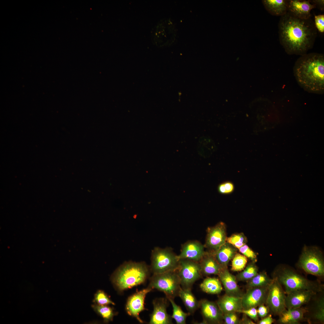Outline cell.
<instances>
[{
	"mask_svg": "<svg viewBox=\"0 0 324 324\" xmlns=\"http://www.w3.org/2000/svg\"><path fill=\"white\" fill-rule=\"evenodd\" d=\"M278 34L280 43L287 53L301 56L313 47L317 32L311 18L301 19L287 12L280 19Z\"/></svg>",
	"mask_w": 324,
	"mask_h": 324,
	"instance_id": "obj_1",
	"label": "cell"
},
{
	"mask_svg": "<svg viewBox=\"0 0 324 324\" xmlns=\"http://www.w3.org/2000/svg\"><path fill=\"white\" fill-rule=\"evenodd\" d=\"M293 73L299 86L309 93L323 94L324 91V56L316 52L307 53L298 58Z\"/></svg>",
	"mask_w": 324,
	"mask_h": 324,
	"instance_id": "obj_2",
	"label": "cell"
},
{
	"mask_svg": "<svg viewBox=\"0 0 324 324\" xmlns=\"http://www.w3.org/2000/svg\"><path fill=\"white\" fill-rule=\"evenodd\" d=\"M150 272V266L144 262H126L116 270L111 280L115 289L122 292L144 283Z\"/></svg>",
	"mask_w": 324,
	"mask_h": 324,
	"instance_id": "obj_3",
	"label": "cell"
},
{
	"mask_svg": "<svg viewBox=\"0 0 324 324\" xmlns=\"http://www.w3.org/2000/svg\"><path fill=\"white\" fill-rule=\"evenodd\" d=\"M274 278L284 286L286 294L299 290H310L316 293L323 291V286L320 283L310 280L289 269L279 272Z\"/></svg>",
	"mask_w": 324,
	"mask_h": 324,
	"instance_id": "obj_4",
	"label": "cell"
},
{
	"mask_svg": "<svg viewBox=\"0 0 324 324\" xmlns=\"http://www.w3.org/2000/svg\"><path fill=\"white\" fill-rule=\"evenodd\" d=\"M151 258L150 268L153 274L177 271L178 268L180 259L170 248L155 247Z\"/></svg>",
	"mask_w": 324,
	"mask_h": 324,
	"instance_id": "obj_5",
	"label": "cell"
},
{
	"mask_svg": "<svg viewBox=\"0 0 324 324\" xmlns=\"http://www.w3.org/2000/svg\"><path fill=\"white\" fill-rule=\"evenodd\" d=\"M163 292L167 298L174 299L178 296L181 286L177 271L153 274L149 278L148 286Z\"/></svg>",
	"mask_w": 324,
	"mask_h": 324,
	"instance_id": "obj_6",
	"label": "cell"
},
{
	"mask_svg": "<svg viewBox=\"0 0 324 324\" xmlns=\"http://www.w3.org/2000/svg\"><path fill=\"white\" fill-rule=\"evenodd\" d=\"M177 272L183 289H191L193 284L202 275L199 262L188 259H180Z\"/></svg>",
	"mask_w": 324,
	"mask_h": 324,
	"instance_id": "obj_7",
	"label": "cell"
},
{
	"mask_svg": "<svg viewBox=\"0 0 324 324\" xmlns=\"http://www.w3.org/2000/svg\"><path fill=\"white\" fill-rule=\"evenodd\" d=\"M300 267L307 273L318 277L324 275V263L320 252L306 249L299 260Z\"/></svg>",
	"mask_w": 324,
	"mask_h": 324,
	"instance_id": "obj_8",
	"label": "cell"
},
{
	"mask_svg": "<svg viewBox=\"0 0 324 324\" xmlns=\"http://www.w3.org/2000/svg\"><path fill=\"white\" fill-rule=\"evenodd\" d=\"M269 286L266 304L273 314L279 315L286 309V296L281 285L274 278Z\"/></svg>",
	"mask_w": 324,
	"mask_h": 324,
	"instance_id": "obj_9",
	"label": "cell"
},
{
	"mask_svg": "<svg viewBox=\"0 0 324 324\" xmlns=\"http://www.w3.org/2000/svg\"><path fill=\"white\" fill-rule=\"evenodd\" d=\"M173 24L169 20H163L154 28L152 33L153 42L160 46H166L172 43L175 38V30Z\"/></svg>",
	"mask_w": 324,
	"mask_h": 324,
	"instance_id": "obj_10",
	"label": "cell"
},
{
	"mask_svg": "<svg viewBox=\"0 0 324 324\" xmlns=\"http://www.w3.org/2000/svg\"><path fill=\"white\" fill-rule=\"evenodd\" d=\"M227 237L226 225L220 222L208 228L204 246L212 251H215L226 242Z\"/></svg>",
	"mask_w": 324,
	"mask_h": 324,
	"instance_id": "obj_11",
	"label": "cell"
},
{
	"mask_svg": "<svg viewBox=\"0 0 324 324\" xmlns=\"http://www.w3.org/2000/svg\"><path fill=\"white\" fill-rule=\"evenodd\" d=\"M269 286L249 288L242 296L243 309L256 308L266 303Z\"/></svg>",
	"mask_w": 324,
	"mask_h": 324,
	"instance_id": "obj_12",
	"label": "cell"
},
{
	"mask_svg": "<svg viewBox=\"0 0 324 324\" xmlns=\"http://www.w3.org/2000/svg\"><path fill=\"white\" fill-rule=\"evenodd\" d=\"M152 290L147 287L132 295L128 298L125 310L129 315L134 317L140 323L143 321L139 317V314L144 310V301L147 294Z\"/></svg>",
	"mask_w": 324,
	"mask_h": 324,
	"instance_id": "obj_13",
	"label": "cell"
},
{
	"mask_svg": "<svg viewBox=\"0 0 324 324\" xmlns=\"http://www.w3.org/2000/svg\"><path fill=\"white\" fill-rule=\"evenodd\" d=\"M200 308L203 318L201 324H220L223 320V314L217 303L202 299L199 301Z\"/></svg>",
	"mask_w": 324,
	"mask_h": 324,
	"instance_id": "obj_14",
	"label": "cell"
},
{
	"mask_svg": "<svg viewBox=\"0 0 324 324\" xmlns=\"http://www.w3.org/2000/svg\"><path fill=\"white\" fill-rule=\"evenodd\" d=\"M167 298H156L153 301V310L150 315V324H172V317L167 312L169 304Z\"/></svg>",
	"mask_w": 324,
	"mask_h": 324,
	"instance_id": "obj_15",
	"label": "cell"
},
{
	"mask_svg": "<svg viewBox=\"0 0 324 324\" xmlns=\"http://www.w3.org/2000/svg\"><path fill=\"white\" fill-rule=\"evenodd\" d=\"M317 293L313 291L299 290H293L286 294L285 298L286 308H296L301 307L308 303Z\"/></svg>",
	"mask_w": 324,
	"mask_h": 324,
	"instance_id": "obj_16",
	"label": "cell"
},
{
	"mask_svg": "<svg viewBox=\"0 0 324 324\" xmlns=\"http://www.w3.org/2000/svg\"><path fill=\"white\" fill-rule=\"evenodd\" d=\"M204 246L197 241H188L182 246L178 255L179 259H185L199 262L205 255Z\"/></svg>",
	"mask_w": 324,
	"mask_h": 324,
	"instance_id": "obj_17",
	"label": "cell"
},
{
	"mask_svg": "<svg viewBox=\"0 0 324 324\" xmlns=\"http://www.w3.org/2000/svg\"><path fill=\"white\" fill-rule=\"evenodd\" d=\"M316 8L310 0H287V12L293 16L302 19L311 18V10Z\"/></svg>",
	"mask_w": 324,
	"mask_h": 324,
	"instance_id": "obj_18",
	"label": "cell"
},
{
	"mask_svg": "<svg viewBox=\"0 0 324 324\" xmlns=\"http://www.w3.org/2000/svg\"><path fill=\"white\" fill-rule=\"evenodd\" d=\"M218 275L226 294L242 296V294L237 285L236 277L230 273L227 268H222Z\"/></svg>",
	"mask_w": 324,
	"mask_h": 324,
	"instance_id": "obj_19",
	"label": "cell"
},
{
	"mask_svg": "<svg viewBox=\"0 0 324 324\" xmlns=\"http://www.w3.org/2000/svg\"><path fill=\"white\" fill-rule=\"evenodd\" d=\"M237 249L226 242L217 250L210 252L223 268H227L228 263L237 253Z\"/></svg>",
	"mask_w": 324,
	"mask_h": 324,
	"instance_id": "obj_20",
	"label": "cell"
},
{
	"mask_svg": "<svg viewBox=\"0 0 324 324\" xmlns=\"http://www.w3.org/2000/svg\"><path fill=\"white\" fill-rule=\"evenodd\" d=\"M223 314L231 312H238L243 309L242 296L225 295L219 298L217 302Z\"/></svg>",
	"mask_w": 324,
	"mask_h": 324,
	"instance_id": "obj_21",
	"label": "cell"
},
{
	"mask_svg": "<svg viewBox=\"0 0 324 324\" xmlns=\"http://www.w3.org/2000/svg\"><path fill=\"white\" fill-rule=\"evenodd\" d=\"M306 310L301 307L286 309L279 316L278 322L282 324H297L304 319Z\"/></svg>",
	"mask_w": 324,
	"mask_h": 324,
	"instance_id": "obj_22",
	"label": "cell"
},
{
	"mask_svg": "<svg viewBox=\"0 0 324 324\" xmlns=\"http://www.w3.org/2000/svg\"><path fill=\"white\" fill-rule=\"evenodd\" d=\"M199 262L202 275H218L222 269L210 252H206Z\"/></svg>",
	"mask_w": 324,
	"mask_h": 324,
	"instance_id": "obj_23",
	"label": "cell"
},
{
	"mask_svg": "<svg viewBox=\"0 0 324 324\" xmlns=\"http://www.w3.org/2000/svg\"><path fill=\"white\" fill-rule=\"evenodd\" d=\"M262 2L266 9L272 15L281 16L287 12V0H263Z\"/></svg>",
	"mask_w": 324,
	"mask_h": 324,
	"instance_id": "obj_24",
	"label": "cell"
},
{
	"mask_svg": "<svg viewBox=\"0 0 324 324\" xmlns=\"http://www.w3.org/2000/svg\"><path fill=\"white\" fill-rule=\"evenodd\" d=\"M178 296L182 300L188 312L194 314L199 308V301H198L191 292V289L181 288Z\"/></svg>",
	"mask_w": 324,
	"mask_h": 324,
	"instance_id": "obj_25",
	"label": "cell"
},
{
	"mask_svg": "<svg viewBox=\"0 0 324 324\" xmlns=\"http://www.w3.org/2000/svg\"><path fill=\"white\" fill-rule=\"evenodd\" d=\"M200 286L204 292L212 294H218L223 290L220 280L215 278H206L200 284Z\"/></svg>",
	"mask_w": 324,
	"mask_h": 324,
	"instance_id": "obj_26",
	"label": "cell"
},
{
	"mask_svg": "<svg viewBox=\"0 0 324 324\" xmlns=\"http://www.w3.org/2000/svg\"><path fill=\"white\" fill-rule=\"evenodd\" d=\"M310 314L311 318L316 322H324V298L320 296L315 301Z\"/></svg>",
	"mask_w": 324,
	"mask_h": 324,
	"instance_id": "obj_27",
	"label": "cell"
},
{
	"mask_svg": "<svg viewBox=\"0 0 324 324\" xmlns=\"http://www.w3.org/2000/svg\"><path fill=\"white\" fill-rule=\"evenodd\" d=\"M267 275L266 273L262 272L257 273L248 281L247 285L249 288L268 286L273 281Z\"/></svg>",
	"mask_w": 324,
	"mask_h": 324,
	"instance_id": "obj_28",
	"label": "cell"
},
{
	"mask_svg": "<svg viewBox=\"0 0 324 324\" xmlns=\"http://www.w3.org/2000/svg\"><path fill=\"white\" fill-rule=\"evenodd\" d=\"M92 306L95 312L103 319L105 322L112 320L116 314L113 309L108 305H99L94 303Z\"/></svg>",
	"mask_w": 324,
	"mask_h": 324,
	"instance_id": "obj_29",
	"label": "cell"
},
{
	"mask_svg": "<svg viewBox=\"0 0 324 324\" xmlns=\"http://www.w3.org/2000/svg\"><path fill=\"white\" fill-rule=\"evenodd\" d=\"M168 299L171 303L173 309V313L171 316L172 319L175 321L177 324H185L187 317L190 314L184 312L180 306L177 305L175 302L174 299L168 298Z\"/></svg>",
	"mask_w": 324,
	"mask_h": 324,
	"instance_id": "obj_30",
	"label": "cell"
},
{
	"mask_svg": "<svg viewBox=\"0 0 324 324\" xmlns=\"http://www.w3.org/2000/svg\"><path fill=\"white\" fill-rule=\"evenodd\" d=\"M258 272L257 267L255 262H252L243 271L238 274L236 278L239 281H248L255 276L258 273Z\"/></svg>",
	"mask_w": 324,
	"mask_h": 324,
	"instance_id": "obj_31",
	"label": "cell"
},
{
	"mask_svg": "<svg viewBox=\"0 0 324 324\" xmlns=\"http://www.w3.org/2000/svg\"><path fill=\"white\" fill-rule=\"evenodd\" d=\"M247 241V238L243 233L233 234L226 239V242L238 249L246 244Z\"/></svg>",
	"mask_w": 324,
	"mask_h": 324,
	"instance_id": "obj_32",
	"label": "cell"
},
{
	"mask_svg": "<svg viewBox=\"0 0 324 324\" xmlns=\"http://www.w3.org/2000/svg\"><path fill=\"white\" fill-rule=\"evenodd\" d=\"M247 262L246 257L242 254L236 253L232 259L231 270L233 271H240L244 269Z\"/></svg>",
	"mask_w": 324,
	"mask_h": 324,
	"instance_id": "obj_33",
	"label": "cell"
},
{
	"mask_svg": "<svg viewBox=\"0 0 324 324\" xmlns=\"http://www.w3.org/2000/svg\"><path fill=\"white\" fill-rule=\"evenodd\" d=\"M93 302L94 304L99 305H115V303L107 295L104 291L100 290H98L95 294Z\"/></svg>",
	"mask_w": 324,
	"mask_h": 324,
	"instance_id": "obj_34",
	"label": "cell"
},
{
	"mask_svg": "<svg viewBox=\"0 0 324 324\" xmlns=\"http://www.w3.org/2000/svg\"><path fill=\"white\" fill-rule=\"evenodd\" d=\"M235 186L233 183L230 181H227L220 184L218 187V192L222 194H229L234 191Z\"/></svg>",
	"mask_w": 324,
	"mask_h": 324,
	"instance_id": "obj_35",
	"label": "cell"
},
{
	"mask_svg": "<svg viewBox=\"0 0 324 324\" xmlns=\"http://www.w3.org/2000/svg\"><path fill=\"white\" fill-rule=\"evenodd\" d=\"M238 249L240 252L247 258L250 259L252 262L255 263L256 262L257 255L256 253L246 244L240 247Z\"/></svg>",
	"mask_w": 324,
	"mask_h": 324,
	"instance_id": "obj_36",
	"label": "cell"
},
{
	"mask_svg": "<svg viewBox=\"0 0 324 324\" xmlns=\"http://www.w3.org/2000/svg\"><path fill=\"white\" fill-rule=\"evenodd\" d=\"M223 318L225 323L226 324H237L240 323L235 312L224 314Z\"/></svg>",
	"mask_w": 324,
	"mask_h": 324,
	"instance_id": "obj_37",
	"label": "cell"
},
{
	"mask_svg": "<svg viewBox=\"0 0 324 324\" xmlns=\"http://www.w3.org/2000/svg\"><path fill=\"white\" fill-rule=\"evenodd\" d=\"M314 23L315 26L320 32H324V15L323 14L315 15L314 16Z\"/></svg>",
	"mask_w": 324,
	"mask_h": 324,
	"instance_id": "obj_38",
	"label": "cell"
},
{
	"mask_svg": "<svg viewBox=\"0 0 324 324\" xmlns=\"http://www.w3.org/2000/svg\"><path fill=\"white\" fill-rule=\"evenodd\" d=\"M238 312L244 314L255 321L258 320L257 310L256 308H252L246 310L242 309Z\"/></svg>",
	"mask_w": 324,
	"mask_h": 324,
	"instance_id": "obj_39",
	"label": "cell"
},
{
	"mask_svg": "<svg viewBox=\"0 0 324 324\" xmlns=\"http://www.w3.org/2000/svg\"><path fill=\"white\" fill-rule=\"evenodd\" d=\"M269 309L268 307L264 305L263 304L259 306L257 309L258 315L261 318L266 317L268 314Z\"/></svg>",
	"mask_w": 324,
	"mask_h": 324,
	"instance_id": "obj_40",
	"label": "cell"
},
{
	"mask_svg": "<svg viewBox=\"0 0 324 324\" xmlns=\"http://www.w3.org/2000/svg\"><path fill=\"white\" fill-rule=\"evenodd\" d=\"M310 2L314 4L316 8H317L319 10L323 11L324 9V0H310Z\"/></svg>",
	"mask_w": 324,
	"mask_h": 324,
	"instance_id": "obj_41",
	"label": "cell"
},
{
	"mask_svg": "<svg viewBox=\"0 0 324 324\" xmlns=\"http://www.w3.org/2000/svg\"><path fill=\"white\" fill-rule=\"evenodd\" d=\"M275 320L273 319L271 314L262 319L258 322L259 324H271L274 322Z\"/></svg>",
	"mask_w": 324,
	"mask_h": 324,
	"instance_id": "obj_42",
	"label": "cell"
}]
</instances>
